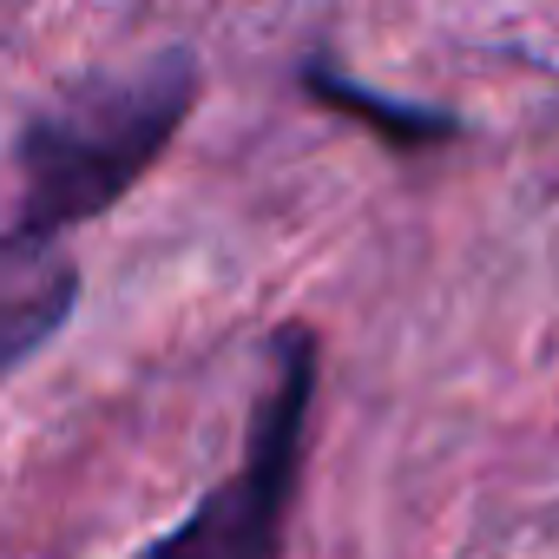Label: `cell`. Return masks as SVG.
<instances>
[{
	"mask_svg": "<svg viewBox=\"0 0 559 559\" xmlns=\"http://www.w3.org/2000/svg\"><path fill=\"white\" fill-rule=\"evenodd\" d=\"M198 106V60L158 53L126 73H99L27 119L21 132V211L14 237L67 243L73 224L112 211L178 139Z\"/></svg>",
	"mask_w": 559,
	"mask_h": 559,
	"instance_id": "1",
	"label": "cell"
},
{
	"mask_svg": "<svg viewBox=\"0 0 559 559\" xmlns=\"http://www.w3.org/2000/svg\"><path fill=\"white\" fill-rule=\"evenodd\" d=\"M317 376L323 349L310 330H276L270 343V382L250 408V441L237 474H224L165 539L145 546V559H276L284 526L304 487V441H310V408H317Z\"/></svg>",
	"mask_w": 559,
	"mask_h": 559,
	"instance_id": "2",
	"label": "cell"
},
{
	"mask_svg": "<svg viewBox=\"0 0 559 559\" xmlns=\"http://www.w3.org/2000/svg\"><path fill=\"white\" fill-rule=\"evenodd\" d=\"M80 304V270L67 243L0 230V376L21 369Z\"/></svg>",
	"mask_w": 559,
	"mask_h": 559,
	"instance_id": "3",
	"label": "cell"
},
{
	"mask_svg": "<svg viewBox=\"0 0 559 559\" xmlns=\"http://www.w3.org/2000/svg\"><path fill=\"white\" fill-rule=\"evenodd\" d=\"M304 86L323 99V106H336V112H349V119H362L376 139H389V145H454L467 126H461V112H435V106H408V99H389V93H369L362 80H349L336 60H304Z\"/></svg>",
	"mask_w": 559,
	"mask_h": 559,
	"instance_id": "4",
	"label": "cell"
}]
</instances>
